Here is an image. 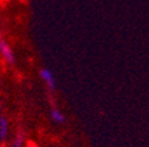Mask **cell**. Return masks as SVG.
Instances as JSON below:
<instances>
[{
    "mask_svg": "<svg viewBox=\"0 0 149 147\" xmlns=\"http://www.w3.org/2000/svg\"><path fill=\"white\" fill-rule=\"evenodd\" d=\"M40 77H41V80L47 84V86H48L51 90H55V88H56L55 77H53L52 72H51L49 69H47V68L40 69Z\"/></svg>",
    "mask_w": 149,
    "mask_h": 147,
    "instance_id": "cell-2",
    "label": "cell"
},
{
    "mask_svg": "<svg viewBox=\"0 0 149 147\" xmlns=\"http://www.w3.org/2000/svg\"><path fill=\"white\" fill-rule=\"evenodd\" d=\"M8 119H7V117L1 115L0 117V141L3 142L4 139L8 137Z\"/></svg>",
    "mask_w": 149,
    "mask_h": 147,
    "instance_id": "cell-3",
    "label": "cell"
},
{
    "mask_svg": "<svg viewBox=\"0 0 149 147\" xmlns=\"http://www.w3.org/2000/svg\"><path fill=\"white\" fill-rule=\"evenodd\" d=\"M51 118H52V121L56 123H63L65 121L64 114H63L57 107H52V109H51Z\"/></svg>",
    "mask_w": 149,
    "mask_h": 147,
    "instance_id": "cell-4",
    "label": "cell"
},
{
    "mask_svg": "<svg viewBox=\"0 0 149 147\" xmlns=\"http://www.w3.org/2000/svg\"><path fill=\"white\" fill-rule=\"evenodd\" d=\"M0 55L3 56V58L8 64H13L15 62V55H13L12 49L4 40H0Z\"/></svg>",
    "mask_w": 149,
    "mask_h": 147,
    "instance_id": "cell-1",
    "label": "cell"
},
{
    "mask_svg": "<svg viewBox=\"0 0 149 147\" xmlns=\"http://www.w3.org/2000/svg\"><path fill=\"white\" fill-rule=\"evenodd\" d=\"M23 142H24V134L19 131L16 138L13 139V143H12V147H22L23 146Z\"/></svg>",
    "mask_w": 149,
    "mask_h": 147,
    "instance_id": "cell-5",
    "label": "cell"
}]
</instances>
